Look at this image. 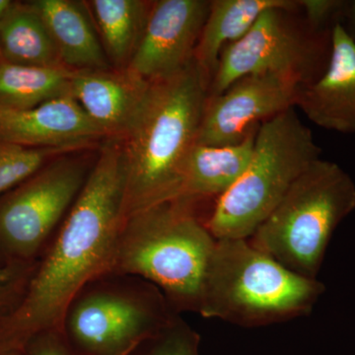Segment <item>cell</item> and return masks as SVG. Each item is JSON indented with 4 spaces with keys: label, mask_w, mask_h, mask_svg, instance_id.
Masks as SVG:
<instances>
[{
    "label": "cell",
    "mask_w": 355,
    "mask_h": 355,
    "mask_svg": "<svg viewBox=\"0 0 355 355\" xmlns=\"http://www.w3.org/2000/svg\"><path fill=\"white\" fill-rule=\"evenodd\" d=\"M125 172L119 140L103 142L80 195L37 263L22 302L0 321V354L44 331L60 330L81 287L111 270L123 222Z\"/></svg>",
    "instance_id": "obj_1"
},
{
    "label": "cell",
    "mask_w": 355,
    "mask_h": 355,
    "mask_svg": "<svg viewBox=\"0 0 355 355\" xmlns=\"http://www.w3.org/2000/svg\"><path fill=\"white\" fill-rule=\"evenodd\" d=\"M209 78L195 58L181 71L153 81L120 140L125 172L123 220L177 200L184 161L197 141Z\"/></svg>",
    "instance_id": "obj_2"
},
{
    "label": "cell",
    "mask_w": 355,
    "mask_h": 355,
    "mask_svg": "<svg viewBox=\"0 0 355 355\" xmlns=\"http://www.w3.org/2000/svg\"><path fill=\"white\" fill-rule=\"evenodd\" d=\"M197 203L177 198L127 217L110 272L151 282L181 315L198 313L205 270L216 239Z\"/></svg>",
    "instance_id": "obj_3"
},
{
    "label": "cell",
    "mask_w": 355,
    "mask_h": 355,
    "mask_svg": "<svg viewBox=\"0 0 355 355\" xmlns=\"http://www.w3.org/2000/svg\"><path fill=\"white\" fill-rule=\"evenodd\" d=\"M326 287L292 272L248 239L216 240L203 277L198 314L242 328L311 314Z\"/></svg>",
    "instance_id": "obj_4"
},
{
    "label": "cell",
    "mask_w": 355,
    "mask_h": 355,
    "mask_svg": "<svg viewBox=\"0 0 355 355\" xmlns=\"http://www.w3.org/2000/svg\"><path fill=\"white\" fill-rule=\"evenodd\" d=\"M321 148L291 108L259 125L253 153L241 177L216 198L205 224L216 240L249 239L282 202Z\"/></svg>",
    "instance_id": "obj_5"
},
{
    "label": "cell",
    "mask_w": 355,
    "mask_h": 355,
    "mask_svg": "<svg viewBox=\"0 0 355 355\" xmlns=\"http://www.w3.org/2000/svg\"><path fill=\"white\" fill-rule=\"evenodd\" d=\"M354 210V180L320 158L248 240L292 272L317 279L334 232Z\"/></svg>",
    "instance_id": "obj_6"
},
{
    "label": "cell",
    "mask_w": 355,
    "mask_h": 355,
    "mask_svg": "<svg viewBox=\"0 0 355 355\" xmlns=\"http://www.w3.org/2000/svg\"><path fill=\"white\" fill-rule=\"evenodd\" d=\"M151 282L108 272L81 287L67 305L60 331L83 355H128L176 316Z\"/></svg>",
    "instance_id": "obj_7"
},
{
    "label": "cell",
    "mask_w": 355,
    "mask_h": 355,
    "mask_svg": "<svg viewBox=\"0 0 355 355\" xmlns=\"http://www.w3.org/2000/svg\"><path fill=\"white\" fill-rule=\"evenodd\" d=\"M67 153L0 197V266L38 263L94 163Z\"/></svg>",
    "instance_id": "obj_8"
},
{
    "label": "cell",
    "mask_w": 355,
    "mask_h": 355,
    "mask_svg": "<svg viewBox=\"0 0 355 355\" xmlns=\"http://www.w3.org/2000/svg\"><path fill=\"white\" fill-rule=\"evenodd\" d=\"M286 12L265 11L241 39L223 49L210 80L209 96L221 94L251 74H282L303 85L323 74L330 60L331 30L305 36L286 20Z\"/></svg>",
    "instance_id": "obj_9"
},
{
    "label": "cell",
    "mask_w": 355,
    "mask_h": 355,
    "mask_svg": "<svg viewBox=\"0 0 355 355\" xmlns=\"http://www.w3.org/2000/svg\"><path fill=\"white\" fill-rule=\"evenodd\" d=\"M301 86L304 85L291 76L251 74L236 81L221 94L209 95L196 144H239L263 121L294 108Z\"/></svg>",
    "instance_id": "obj_10"
},
{
    "label": "cell",
    "mask_w": 355,
    "mask_h": 355,
    "mask_svg": "<svg viewBox=\"0 0 355 355\" xmlns=\"http://www.w3.org/2000/svg\"><path fill=\"white\" fill-rule=\"evenodd\" d=\"M210 1H153L144 36L127 67L148 83L181 71L195 57Z\"/></svg>",
    "instance_id": "obj_11"
},
{
    "label": "cell",
    "mask_w": 355,
    "mask_h": 355,
    "mask_svg": "<svg viewBox=\"0 0 355 355\" xmlns=\"http://www.w3.org/2000/svg\"><path fill=\"white\" fill-rule=\"evenodd\" d=\"M106 140L70 94L31 109L0 108V141L78 153Z\"/></svg>",
    "instance_id": "obj_12"
},
{
    "label": "cell",
    "mask_w": 355,
    "mask_h": 355,
    "mask_svg": "<svg viewBox=\"0 0 355 355\" xmlns=\"http://www.w3.org/2000/svg\"><path fill=\"white\" fill-rule=\"evenodd\" d=\"M295 106L318 127L355 132V39L340 21L331 28L327 69L316 80L301 86Z\"/></svg>",
    "instance_id": "obj_13"
},
{
    "label": "cell",
    "mask_w": 355,
    "mask_h": 355,
    "mask_svg": "<svg viewBox=\"0 0 355 355\" xmlns=\"http://www.w3.org/2000/svg\"><path fill=\"white\" fill-rule=\"evenodd\" d=\"M150 83L128 69L78 70L70 94L106 135L121 140L135 120Z\"/></svg>",
    "instance_id": "obj_14"
},
{
    "label": "cell",
    "mask_w": 355,
    "mask_h": 355,
    "mask_svg": "<svg viewBox=\"0 0 355 355\" xmlns=\"http://www.w3.org/2000/svg\"><path fill=\"white\" fill-rule=\"evenodd\" d=\"M30 2L46 23L64 67L74 71L113 67L103 48L85 1L34 0Z\"/></svg>",
    "instance_id": "obj_15"
},
{
    "label": "cell",
    "mask_w": 355,
    "mask_h": 355,
    "mask_svg": "<svg viewBox=\"0 0 355 355\" xmlns=\"http://www.w3.org/2000/svg\"><path fill=\"white\" fill-rule=\"evenodd\" d=\"M258 128L239 144L223 146L196 144L184 161L178 198L198 202L205 198L216 200L226 193L249 165Z\"/></svg>",
    "instance_id": "obj_16"
},
{
    "label": "cell",
    "mask_w": 355,
    "mask_h": 355,
    "mask_svg": "<svg viewBox=\"0 0 355 355\" xmlns=\"http://www.w3.org/2000/svg\"><path fill=\"white\" fill-rule=\"evenodd\" d=\"M298 1L291 0H214L195 51L196 62L207 78L211 79L223 49L234 43L270 9L292 11Z\"/></svg>",
    "instance_id": "obj_17"
},
{
    "label": "cell",
    "mask_w": 355,
    "mask_h": 355,
    "mask_svg": "<svg viewBox=\"0 0 355 355\" xmlns=\"http://www.w3.org/2000/svg\"><path fill=\"white\" fill-rule=\"evenodd\" d=\"M153 1L90 0L86 2L103 48L114 69H127L139 48Z\"/></svg>",
    "instance_id": "obj_18"
},
{
    "label": "cell",
    "mask_w": 355,
    "mask_h": 355,
    "mask_svg": "<svg viewBox=\"0 0 355 355\" xmlns=\"http://www.w3.org/2000/svg\"><path fill=\"white\" fill-rule=\"evenodd\" d=\"M0 60L31 67H64L51 33L31 2L13 1L0 22Z\"/></svg>",
    "instance_id": "obj_19"
},
{
    "label": "cell",
    "mask_w": 355,
    "mask_h": 355,
    "mask_svg": "<svg viewBox=\"0 0 355 355\" xmlns=\"http://www.w3.org/2000/svg\"><path fill=\"white\" fill-rule=\"evenodd\" d=\"M74 72L65 67H31L0 60V108L31 109L69 95Z\"/></svg>",
    "instance_id": "obj_20"
},
{
    "label": "cell",
    "mask_w": 355,
    "mask_h": 355,
    "mask_svg": "<svg viewBox=\"0 0 355 355\" xmlns=\"http://www.w3.org/2000/svg\"><path fill=\"white\" fill-rule=\"evenodd\" d=\"M67 153H71L0 141V197L36 174L53 159Z\"/></svg>",
    "instance_id": "obj_21"
},
{
    "label": "cell",
    "mask_w": 355,
    "mask_h": 355,
    "mask_svg": "<svg viewBox=\"0 0 355 355\" xmlns=\"http://www.w3.org/2000/svg\"><path fill=\"white\" fill-rule=\"evenodd\" d=\"M202 338L181 315H176L157 333L149 336L128 355H202Z\"/></svg>",
    "instance_id": "obj_22"
},
{
    "label": "cell",
    "mask_w": 355,
    "mask_h": 355,
    "mask_svg": "<svg viewBox=\"0 0 355 355\" xmlns=\"http://www.w3.org/2000/svg\"><path fill=\"white\" fill-rule=\"evenodd\" d=\"M36 268L37 263L0 266V321L22 302Z\"/></svg>",
    "instance_id": "obj_23"
},
{
    "label": "cell",
    "mask_w": 355,
    "mask_h": 355,
    "mask_svg": "<svg viewBox=\"0 0 355 355\" xmlns=\"http://www.w3.org/2000/svg\"><path fill=\"white\" fill-rule=\"evenodd\" d=\"M299 7L303 9L309 24L317 31H323L331 21L345 12L347 2L338 0H301ZM336 22V21H335Z\"/></svg>",
    "instance_id": "obj_24"
},
{
    "label": "cell",
    "mask_w": 355,
    "mask_h": 355,
    "mask_svg": "<svg viewBox=\"0 0 355 355\" xmlns=\"http://www.w3.org/2000/svg\"><path fill=\"white\" fill-rule=\"evenodd\" d=\"M25 355H83L74 349L60 330H49L33 336L26 345Z\"/></svg>",
    "instance_id": "obj_25"
},
{
    "label": "cell",
    "mask_w": 355,
    "mask_h": 355,
    "mask_svg": "<svg viewBox=\"0 0 355 355\" xmlns=\"http://www.w3.org/2000/svg\"><path fill=\"white\" fill-rule=\"evenodd\" d=\"M11 0H0V22L3 18L4 14L8 10L9 7L12 4Z\"/></svg>",
    "instance_id": "obj_26"
},
{
    "label": "cell",
    "mask_w": 355,
    "mask_h": 355,
    "mask_svg": "<svg viewBox=\"0 0 355 355\" xmlns=\"http://www.w3.org/2000/svg\"><path fill=\"white\" fill-rule=\"evenodd\" d=\"M350 17H352V24H354V28L355 30V1L350 4Z\"/></svg>",
    "instance_id": "obj_27"
},
{
    "label": "cell",
    "mask_w": 355,
    "mask_h": 355,
    "mask_svg": "<svg viewBox=\"0 0 355 355\" xmlns=\"http://www.w3.org/2000/svg\"><path fill=\"white\" fill-rule=\"evenodd\" d=\"M0 355H25V354H24V352H19V350H13V352H3V354H0Z\"/></svg>",
    "instance_id": "obj_28"
}]
</instances>
